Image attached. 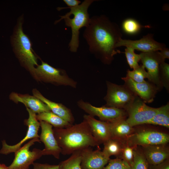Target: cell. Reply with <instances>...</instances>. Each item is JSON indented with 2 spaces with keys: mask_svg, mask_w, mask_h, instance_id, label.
I'll return each mask as SVG.
<instances>
[{
  "mask_svg": "<svg viewBox=\"0 0 169 169\" xmlns=\"http://www.w3.org/2000/svg\"><path fill=\"white\" fill-rule=\"evenodd\" d=\"M83 150L75 151L68 159L60 162L58 165L59 169H81Z\"/></svg>",
  "mask_w": 169,
  "mask_h": 169,
  "instance_id": "25",
  "label": "cell"
},
{
  "mask_svg": "<svg viewBox=\"0 0 169 169\" xmlns=\"http://www.w3.org/2000/svg\"><path fill=\"white\" fill-rule=\"evenodd\" d=\"M142 65L146 69L149 82L155 85L160 91L163 87L159 77V66L165 62L160 56L159 51L141 53L140 54Z\"/></svg>",
  "mask_w": 169,
  "mask_h": 169,
  "instance_id": "12",
  "label": "cell"
},
{
  "mask_svg": "<svg viewBox=\"0 0 169 169\" xmlns=\"http://www.w3.org/2000/svg\"><path fill=\"white\" fill-rule=\"evenodd\" d=\"M126 118L109 122L111 137L125 141L135 131V129L126 121Z\"/></svg>",
  "mask_w": 169,
  "mask_h": 169,
  "instance_id": "21",
  "label": "cell"
},
{
  "mask_svg": "<svg viewBox=\"0 0 169 169\" xmlns=\"http://www.w3.org/2000/svg\"><path fill=\"white\" fill-rule=\"evenodd\" d=\"M33 169H59V165L34 163Z\"/></svg>",
  "mask_w": 169,
  "mask_h": 169,
  "instance_id": "33",
  "label": "cell"
},
{
  "mask_svg": "<svg viewBox=\"0 0 169 169\" xmlns=\"http://www.w3.org/2000/svg\"><path fill=\"white\" fill-rule=\"evenodd\" d=\"M23 19L22 16L18 19L11 42L14 52L19 61L34 77L35 66L38 65L37 57L32 49L30 38L23 31Z\"/></svg>",
  "mask_w": 169,
  "mask_h": 169,
  "instance_id": "3",
  "label": "cell"
},
{
  "mask_svg": "<svg viewBox=\"0 0 169 169\" xmlns=\"http://www.w3.org/2000/svg\"><path fill=\"white\" fill-rule=\"evenodd\" d=\"M53 130L58 144L64 155L89 147H99L100 143L93 136L91 129L84 120L65 128H54Z\"/></svg>",
  "mask_w": 169,
  "mask_h": 169,
  "instance_id": "2",
  "label": "cell"
},
{
  "mask_svg": "<svg viewBox=\"0 0 169 169\" xmlns=\"http://www.w3.org/2000/svg\"><path fill=\"white\" fill-rule=\"evenodd\" d=\"M159 77L161 82L167 91H169V64L165 62L161 63L159 66Z\"/></svg>",
  "mask_w": 169,
  "mask_h": 169,
  "instance_id": "29",
  "label": "cell"
},
{
  "mask_svg": "<svg viewBox=\"0 0 169 169\" xmlns=\"http://www.w3.org/2000/svg\"><path fill=\"white\" fill-rule=\"evenodd\" d=\"M131 166L126 161L122 159L116 158L110 159L108 164L102 169H130Z\"/></svg>",
  "mask_w": 169,
  "mask_h": 169,
  "instance_id": "31",
  "label": "cell"
},
{
  "mask_svg": "<svg viewBox=\"0 0 169 169\" xmlns=\"http://www.w3.org/2000/svg\"><path fill=\"white\" fill-rule=\"evenodd\" d=\"M110 159L98 148L93 150L89 147L82 150L81 169H102Z\"/></svg>",
  "mask_w": 169,
  "mask_h": 169,
  "instance_id": "16",
  "label": "cell"
},
{
  "mask_svg": "<svg viewBox=\"0 0 169 169\" xmlns=\"http://www.w3.org/2000/svg\"><path fill=\"white\" fill-rule=\"evenodd\" d=\"M126 143L124 140L111 137L103 143L104 147L102 151L108 157L115 156L119 158Z\"/></svg>",
  "mask_w": 169,
  "mask_h": 169,
  "instance_id": "22",
  "label": "cell"
},
{
  "mask_svg": "<svg viewBox=\"0 0 169 169\" xmlns=\"http://www.w3.org/2000/svg\"><path fill=\"white\" fill-rule=\"evenodd\" d=\"M146 124L158 125L169 128V103L159 107L158 111Z\"/></svg>",
  "mask_w": 169,
  "mask_h": 169,
  "instance_id": "24",
  "label": "cell"
},
{
  "mask_svg": "<svg viewBox=\"0 0 169 169\" xmlns=\"http://www.w3.org/2000/svg\"><path fill=\"white\" fill-rule=\"evenodd\" d=\"M0 169H8V166L4 164H0Z\"/></svg>",
  "mask_w": 169,
  "mask_h": 169,
  "instance_id": "37",
  "label": "cell"
},
{
  "mask_svg": "<svg viewBox=\"0 0 169 169\" xmlns=\"http://www.w3.org/2000/svg\"><path fill=\"white\" fill-rule=\"evenodd\" d=\"M77 105L88 115L94 117L97 116L102 121L110 122L126 118L127 116L126 112L123 109L104 105L100 107H96L82 100L77 102Z\"/></svg>",
  "mask_w": 169,
  "mask_h": 169,
  "instance_id": "9",
  "label": "cell"
},
{
  "mask_svg": "<svg viewBox=\"0 0 169 169\" xmlns=\"http://www.w3.org/2000/svg\"><path fill=\"white\" fill-rule=\"evenodd\" d=\"M122 36L118 25L104 15L90 18L83 33L90 52L105 64H110L120 53L115 46Z\"/></svg>",
  "mask_w": 169,
  "mask_h": 169,
  "instance_id": "1",
  "label": "cell"
},
{
  "mask_svg": "<svg viewBox=\"0 0 169 169\" xmlns=\"http://www.w3.org/2000/svg\"><path fill=\"white\" fill-rule=\"evenodd\" d=\"M41 132L39 139L44 144L45 147L42 150L43 155H51L59 159L61 149L59 146L54 136L53 126L43 121H39Z\"/></svg>",
  "mask_w": 169,
  "mask_h": 169,
  "instance_id": "15",
  "label": "cell"
},
{
  "mask_svg": "<svg viewBox=\"0 0 169 169\" xmlns=\"http://www.w3.org/2000/svg\"><path fill=\"white\" fill-rule=\"evenodd\" d=\"M126 77L131 79L135 82L141 83L145 81V79H148V74L145 70V68L142 65H139L138 67L132 71L128 70Z\"/></svg>",
  "mask_w": 169,
  "mask_h": 169,
  "instance_id": "28",
  "label": "cell"
},
{
  "mask_svg": "<svg viewBox=\"0 0 169 169\" xmlns=\"http://www.w3.org/2000/svg\"><path fill=\"white\" fill-rule=\"evenodd\" d=\"M34 77L37 79L56 85L73 88L77 87V82L70 78L65 70L54 68L43 61L35 68Z\"/></svg>",
  "mask_w": 169,
  "mask_h": 169,
  "instance_id": "5",
  "label": "cell"
},
{
  "mask_svg": "<svg viewBox=\"0 0 169 169\" xmlns=\"http://www.w3.org/2000/svg\"><path fill=\"white\" fill-rule=\"evenodd\" d=\"M9 98L16 103H23L26 108L36 114L51 111L46 104L34 96L12 92L9 95Z\"/></svg>",
  "mask_w": 169,
  "mask_h": 169,
  "instance_id": "19",
  "label": "cell"
},
{
  "mask_svg": "<svg viewBox=\"0 0 169 169\" xmlns=\"http://www.w3.org/2000/svg\"><path fill=\"white\" fill-rule=\"evenodd\" d=\"M33 96L46 104L51 111L70 124H72L74 119L70 109L62 104L51 101L44 96L36 89L33 90Z\"/></svg>",
  "mask_w": 169,
  "mask_h": 169,
  "instance_id": "20",
  "label": "cell"
},
{
  "mask_svg": "<svg viewBox=\"0 0 169 169\" xmlns=\"http://www.w3.org/2000/svg\"><path fill=\"white\" fill-rule=\"evenodd\" d=\"M159 51V54L161 58L164 60L166 59H169V49L166 47L163 49Z\"/></svg>",
  "mask_w": 169,
  "mask_h": 169,
  "instance_id": "36",
  "label": "cell"
},
{
  "mask_svg": "<svg viewBox=\"0 0 169 169\" xmlns=\"http://www.w3.org/2000/svg\"><path fill=\"white\" fill-rule=\"evenodd\" d=\"M106 83L107 93L104 98L105 106L125 110L136 96L124 85H118L108 81Z\"/></svg>",
  "mask_w": 169,
  "mask_h": 169,
  "instance_id": "6",
  "label": "cell"
},
{
  "mask_svg": "<svg viewBox=\"0 0 169 169\" xmlns=\"http://www.w3.org/2000/svg\"><path fill=\"white\" fill-rule=\"evenodd\" d=\"M136 146H130L126 143L119 157L127 162L130 166L133 163L134 150Z\"/></svg>",
  "mask_w": 169,
  "mask_h": 169,
  "instance_id": "32",
  "label": "cell"
},
{
  "mask_svg": "<svg viewBox=\"0 0 169 169\" xmlns=\"http://www.w3.org/2000/svg\"><path fill=\"white\" fill-rule=\"evenodd\" d=\"M150 27L148 25L143 26L136 19L131 18L125 19L122 24V28L123 32L129 35L137 34L143 28Z\"/></svg>",
  "mask_w": 169,
  "mask_h": 169,
  "instance_id": "26",
  "label": "cell"
},
{
  "mask_svg": "<svg viewBox=\"0 0 169 169\" xmlns=\"http://www.w3.org/2000/svg\"><path fill=\"white\" fill-rule=\"evenodd\" d=\"M167 144L141 146V149L149 164L156 165L169 159V149Z\"/></svg>",
  "mask_w": 169,
  "mask_h": 169,
  "instance_id": "17",
  "label": "cell"
},
{
  "mask_svg": "<svg viewBox=\"0 0 169 169\" xmlns=\"http://www.w3.org/2000/svg\"><path fill=\"white\" fill-rule=\"evenodd\" d=\"M125 141L130 146L167 144L169 142V136L167 133L157 131L145 130L135 131Z\"/></svg>",
  "mask_w": 169,
  "mask_h": 169,
  "instance_id": "10",
  "label": "cell"
},
{
  "mask_svg": "<svg viewBox=\"0 0 169 169\" xmlns=\"http://www.w3.org/2000/svg\"><path fill=\"white\" fill-rule=\"evenodd\" d=\"M95 0H85L81 4L75 7L70 8V11L55 22V24L64 19L65 25L71 28V38L69 44L70 51H77L79 46L80 29L86 27L89 24L90 18L88 10L90 5Z\"/></svg>",
  "mask_w": 169,
  "mask_h": 169,
  "instance_id": "4",
  "label": "cell"
},
{
  "mask_svg": "<svg viewBox=\"0 0 169 169\" xmlns=\"http://www.w3.org/2000/svg\"><path fill=\"white\" fill-rule=\"evenodd\" d=\"M37 142H40L39 138L31 140L16 151L13 161L8 166V169H29L34 161L43 156L42 150L35 148L30 150V147Z\"/></svg>",
  "mask_w": 169,
  "mask_h": 169,
  "instance_id": "8",
  "label": "cell"
},
{
  "mask_svg": "<svg viewBox=\"0 0 169 169\" xmlns=\"http://www.w3.org/2000/svg\"><path fill=\"white\" fill-rule=\"evenodd\" d=\"M135 50L130 47H127L125 49V53L127 63L130 67L133 69L138 67V63L141 60L140 54H136Z\"/></svg>",
  "mask_w": 169,
  "mask_h": 169,
  "instance_id": "30",
  "label": "cell"
},
{
  "mask_svg": "<svg viewBox=\"0 0 169 169\" xmlns=\"http://www.w3.org/2000/svg\"><path fill=\"white\" fill-rule=\"evenodd\" d=\"M121 79L124 82V85L145 103L152 102L159 91L155 85L150 82L145 81L143 83H137L126 76Z\"/></svg>",
  "mask_w": 169,
  "mask_h": 169,
  "instance_id": "14",
  "label": "cell"
},
{
  "mask_svg": "<svg viewBox=\"0 0 169 169\" xmlns=\"http://www.w3.org/2000/svg\"><path fill=\"white\" fill-rule=\"evenodd\" d=\"M63 1L68 6V7H59L58 9L60 10L62 9L68 8L78 6L81 1L78 0H64Z\"/></svg>",
  "mask_w": 169,
  "mask_h": 169,
  "instance_id": "35",
  "label": "cell"
},
{
  "mask_svg": "<svg viewBox=\"0 0 169 169\" xmlns=\"http://www.w3.org/2000/svg\"><path fill=\"white\" fill-rule=\"evenodd\" d=\"M26 109L28 113V118L24 120L25 124L28 126V130L25 136L18 143L13 145H8L5 140H3L2 147L0 151V153L7 155L15 152L27 141L35 138H39L38 133L40 123L37 118L36 114L28 108H26Z\"/></svg>",
  "mask_w": 169,
  "mask_h": 169,
  "instance_id": "11",
  "label": "cell"
},
{
  "mask_svg": "<svg viewBox=\"0 0 169 169\" xmlns=\"http://www.w3.org/2000/svg\"><path fill=\"white\" fill-rule=\"evenodd\" d=\"M83 118L90 126L93 136L100 144L111 137L109 122L97 120L88 115H84Z\"/></svg>",
  "mask_w": 169,
  "mask_h": 169,
  "instance_id": "18",
  "label": "cell"
},
{
  "mask_svg": "<svg viewBox=\"0 0 169 169\" xmlns=\"http://www.w3.org/2000/svg\"><path fill=\"white\" fill-rule=\"evenodd\" d=\"M36 117L38 121L46 122L55 128H65L72 125L51 111L41 113L36 115Z\"/></svg>",
  "mask_w": 169,
  "mask_h": 169,
  "instance_id": "23",
  "label": "cell"
},
{
  "mask_svg": "<svg viewBox=\"0 0 169 169\" xmlns=\"http://www.w3.org/2000/svg\"><path fill=\"white\" fill-rule=\"evenodd\" d=\"M158 109L159 108L148 106L136 96L133 102L125 110L128 116L126 120L132 127L146 124L155 115Z\"/></svg>",
  "mask_w": 169,
  "mask_h": 169,
  "instance_id": "7",
  "label": "cell"
},
{
  "mask_svg": "<svg viewBox=\"0 0 169 169\" xmlns=\"http://www.w3.org/2000/svg\"><path fill=\"white\" fill-rule=\"evenodd\" d=\"M134 158L130 169H148L149 164L141 149L138 148V146L134 149Z\"/></svg>",
  "mask_w": 169,
  "mask_h": 169,
  "instance_id": "27",
  "label": "cell"
},
{
  "mask_svg": "<svg viewBox=\"0 0 169 169\" xmlns=\"http://www.w3.org/2000/svg\"><path fill=\"white\" fill-rule=\"evenodd\" d=\"M125 46L130 47L142 53H148L161 50L166 47L165 44L157 42L153 38L152 34L149 33L141 39L135 40L121 38L116 45V48Z\"/></svg>",
  "mask_w": 169,
  "mask_h": 169,
  "instance_id": "13",
  "label": "cell"
},
{
  "mask_svg": "<svg viewBox=\"0 0 169 169\" xmlns=\"http://www.w3.org/2000/svg\"><path fill=\"white\" fill-rule=\"evenodd\" d=\"M148 169H169V159H167L159 164H149Z\"/></svg>",
  "mask_w": 169,
  "mask_h": 169,
  "instance_id": "34",
  "label": "cell"
}]
</instances>
